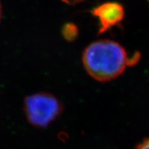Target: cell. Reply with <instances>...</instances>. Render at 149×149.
Masks as SVG:
<instances>
[{
    "label": "cell",
    "instance_id": "cell-1",
    "mask_svg": "<svg viewBox=\"0 0 149 149\" xmlns=\"http://www.w3.org/2000/svg\"><path fill=\"white\" fill-rule=\"evenodd\" d=\"M81 60L87 73L100 82L117 79L132 63L120 43L108 39L97 40L87 46Z\"/></svg>",
    "mask_w": 149,
    "mask_h": 149
},
{
    "label": "cell",
    "instance_id": "cell-3",
    "mask_svg": "<svg viewBox=\"0 0 149 149\" xmlns=\"http://www.w3.org/2000/svg\"><path fill=\"white\" fill-rule=\"evenodd\" d=\"M91 14L99 21V33H103L123 21L125 9L119 2H107L93 8Z\"/></svg>",
    "mask_w": 149,
    "mask_h": 149
},
{
    "label": "cell",
    "instance_id": "cell-5",
    "mask_svg": "<svg viewBox=\"0 0 149 149\" xmlns=\"http://www.w3.org/2000/svg\"><path fill=\"white\" fill-rule=\"evenodd\" d=\"M136 149H149V138L144 140L137 146Z\"/></svg>",
    "mask_w": 149,
    "mask_h": 149
},
{
    "label": "cell",
    "instance_id": "cell-4",
    "mask_svg": "<svg viewBox=\"0 0 149 149\" xmlns=\"http://www.w3.org/2000/svg\"><path fill=\"white\" fill-rule=\"evenodd\" d=\"M78 33V28L73 24H67L63 27V35L67 40H74Z\"/></svg>",
    "mask_w": 149,
    "mask_h": 149
},
{
    "label": "cell",
    "instance_id": "cell-8",
    "mask_svg": "<svg viewBox=\"0 0 149 149\" xmlns=\"http://www.w3.org/2000/svg\"><path fill=\"white\" fill-rule=\"evenodd\" d=\"M148 1H149V0H148Z\"/></svg>",
    "mask_w": 149,
    "mask_h": 149
},
{
    "label": "cell",
    "instance_id": "cell-2",
    "mask_svg": "<svg viewBox=\"0 0 149 149\" xmlns=\"http://www.w3.org/2000/svg\"><path fill=\"white\" fill-rule=\"evenodd\" d=\"M63 110L60 100L53 94L39 92L28 95L24 101V111L29 123L44 128L60 116Z\"/></svg>",
    "mask_w": 149,
    "mask_h": 149
},
{
    "label": "cell",
    "instance_id": "cell-6",
    "mask_svg": "<svg viewBox=\"0 0 149 149\" xmlns=\"http://www.w3.org/2000/svg\"><path fill=\"white\" fill-rule=\"evenodd\" d=\"M63 2H66L67 4L69 5H74L77 4V3H79V2H81L83 0H63Z\"/></svg>",
    "mask_w": 149,
    "mask_h": 149
},
{
    "label": "cell",
    "instance_id": "cell-7",
    "mask_svg": "<svg viewBox=\"0 0 149 149\" xmlns=\"http://www.w3.org/2000/svg\"><path fill=\"white\" fill-rule=\"evenodd\" d=\"M2 6L0 4V22H1V19H2Z\"/></svg>",
    "mask_w": 149,
    "mask_h": 149
}]
</instances>
